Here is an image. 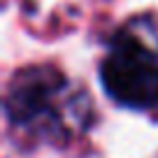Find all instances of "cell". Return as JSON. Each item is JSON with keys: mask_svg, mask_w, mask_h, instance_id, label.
I'll return each instance as SVG.
<instances>
[{"mask_svg": "<svg viewBox=\"0 0 158 158\" xmlns=\"http://www.w3.org/2000/svg\"><path fill=\"white\" fill-rule=\"evenodd\" d=\"M5 114L23 139L63 144L89 128L93 107L89 93L60 70L30 65L12 77Z\"/></svg>", "mask_w": 158, "mask_h": 158, "instance_id": "obj_1", "label": "cell"}, {"mask_svg": "<svg viewBox=\"0 0 158 158\" xmlns=\"http://www.w3.org/2000/svg\"><path fill=\"white\" fill-rule=\"evenodd\" d=\"M100 79L109 98L137 112L158 109V23L137 16L114 33Z\"/></svg>", "mask_w": 158, "mask_h": 158, "instance_id": "obj_2", "label": "cell"}]
</instances>
